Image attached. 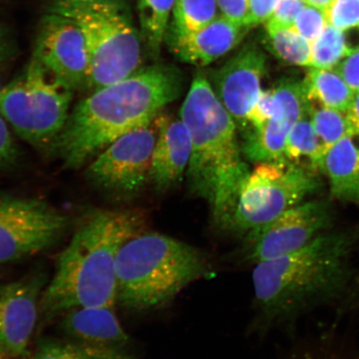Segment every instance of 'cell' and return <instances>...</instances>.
I'll use <instances>...</instances> for the list:
<instances>
[{"instance_id":"cell-3","label":"cell","mask_w":359,"mask_h":359,"mask_svg":"<svg viewBox=\"0 0 359 359\" xmlns=\"http://www.w3.org/2000/svg\"><path fill=\"white\" fill-rule=\"evenodd\" d=\"M139 210H98L76 228L45 287L39 309L53 318L71 309L116 304V259L126 242L145 231Z\"/></svg>"},{"instance_id":"cell-14","label":"cell","mask_w":359,"mask_h":359,"mask_svg":"<svg viewBox=\"0 0 359 359\" xmlns=\"http://www.w3.org/2000/svg\"><path fill=\"white\" fill-rule=\"evenodd\" d=\"M275 109L268 122L259 131L245 137L242 154L251 163H275L286 161L287 138L293 126L309 114V102L303 81L284 79L273 87Z\"/></svg>"},{"instance_id":"cell-31","label":"cell","mask_w":359,"mask_h":359,"mask_svg":"<svg viewBox=\"0 0 359 359\" xmlns=\"http://www.w3.org/2000/svg\"><path fill=\"white\" fill-rule=\"evenodd\" d=\"M275 88L262 89L257 102H255L253 109L250 112L248 116L250 130L247 135L259 131L271 119L273 109H275Z\"/></svg>"},{"instance_id":"cell-32","label":"cell","mask_w":359,"mask_h":359,"mask_svg":"<svg viewBox=\"0 0 359 359\" xmlns=\"http://www.w3.org/2000/svg\"><path fill=\"white\" fill-rule=\"evenodd\" d=\"M20 160V148L13 140L6 119L0 115V170L13 168Z\"/></svg>"},{"instance_id":"cell-29","label":"cell","mask_w":359,"mask_h":359,"mask_svg":"<svg viewBox=\"0 0 359 359\" xmlns=\"http://www.w3.org/2000/svg\"><path fill=\"white\" fill-rule=\"evenodd\" d=\"M327 24L325 11L307 4L299 12L291 28L311 43L321 34Z\"/></svg>"},{"instance_id":"cell-38","label":"cell","mask_w":359,"mask_h":359,"mask_svg":"<svg viewBox=\"0 0 359 359\" xmlns=\"http://www.w3.org/2000/svg\"><path fill=\"white\" fill-rule=\"evenodd\" d=\"M13 50L11 45L4 39L1 30H0V62L7 60L12 55Z\"/></svg>"},{"instance_id":"cell-7","label":"cell","mask_w":359,"mask_h":359,"mask_svg":"<svg viewBox=\"0 0 359 359\" xmlns=\"http://www.w3.org/2000/svg\"><path fill=\"white\" fill-rule=\"evenodd\" d=\"M74 90L33 57L27 69L0 92V115L34 147H50L69 118Z\"/></svg>"},{"instance_id":"cell-18","label":"cell","mask_w":359,"mask_h":359,"mask_svg":"<svg viewBox=\"0 0 359 359\" xmlns=\"http://www.w3.org/2000/svg\"><path fill=\"white\" fill-rule=\"evenodd\" d=\"M250 28L219 15L196 32L170 37V47L186 64L208 66L236 47Z\"/></svg>"},{"instance_id":"cell-22","label":"cell","mask_w":359,"mask_h":359,"mask_svg":"<svg viewBox=\"0 0 359 359\" xmlns=\"http://www.w3.org/2000/svg\"><path fill=\"white\" fill-rule=\"evenodd\" d=\"M267 48L280 60L311 67V43L292 28L266 24Z\"/></svg>"},{"instance_id":"cell-11","label":"cell","mask_w":359,"mask_h":359,"mask_svg":"<svg viewBox=\"0 0 359 359\" xmlns=\"http://www.w3.org/2000/svg\"><path fill=\"white\" fill-rule=\"evenodd\" d=\"M335 213L325 201H307L249 231L240 249L241 259L253 264L294 252L334 230Z\"/></svg>"},{"instance_id":"cell-39","label":"cell","mask_w":359,"mask_h":359,"mask_svg":"<svg viewBox=\"0 0 359 359\" xmlns=\"http://www.w3.org/2000/svg\"><path fill=\"white\" fill-rule=\"evenodd\" d=\"M308 6L320 8L322 11H325L329 7L334 0H304Z\"/></svg>"},{"instance_id":"cell-26","label":"cell","mask_w":359,"mask_h":359,"mask_svg":"<svg viewBox=\"0 0 359 359\" xmlns=\"http://www.w3.org/2000/svg\"><path fill=\"white\" fill-rule=\"evenodd\" d=\"M309 115L325 154L337 142L353 135L345 112L311 103Z\"/></svg>"},{"instance_id":"cell-16","label":"cell","mask_w":359,"mask_h":359,"mask_svg":"<svg viewBox=\"0 0 359 359\" xmlns=\"http://www.w3.org/2000/svg\"><path fill=\"white\" fill-rule=\"evenodd\" d=\"M62 330L87 352L92 359H107L121 353L128 342L114 308L91 306L65 313Z\"/></svg>"},{"instance_id":"cell-34","label":"cell","mask_w":359,"mask_h":359,"mask_svg":"<svg viewBox=\"0 0 359 359\" xmlns=\"http://www.w3.org/2000/svg\"><path fill=\"white\" fill-rule=\"evenodd\" d=\"M221 15L240 26L252 27L250 20L249 0H217Z\"/></svg>"},{"instance_id":"cell-24","label":"cell","mask_w":359,"mask_h":359,"mask_svg":"<svg viewBox=\"0 0 359 359\" xmlns=\"http://www.w3.org/2000/svg\"><path fill=\"white\" fill-rule=\"evenodd\" d=\"M217 0H177L170 37L196 32L219 15Z\"/></svg>"},{"instance_id":"cell-5","label":"cell","mask_w":359,"mask_h":359,"mask_svg":"<svg viewBox=\"0 0 359 359\" xmlns=\"http://www.w3.org/2000/svg\"><path fill=\"white\" fill-rule=\"evenodd\" d=\"M116 304L143 312L168 304L188 285L213 276L206 255L156 232L126 242L116 259Z\"/></svg>"},{"instance_id":"cell-19","label":"cell","mask_w":359,"mask_h":359,"mask_svg":"<svg viewBox=\"0 0 359 359\" xmlns=\"http://www.w3.org/2000/svg\"><path fill=\"white\" fill-rule=\"evenodd\" d=\"M320 170L329 179L330 195L359 208V135H351L326 151Z\"/></svg>"},{"instance_id":"cell-8","label":"cell","mask_w":359,"mask_h":359,"mask_svg":"<svg viewBox=\"0 0 359 359\" xmlns=\"http://www.w3.org/2000/svg\"><path fill=\"white\" fill-rule=\"evenodd\" d=\"M320 181L313 170L288 161L263 163L250 172L222 228L243 237L313 194Z\"/></svg>"},{"instance_id":"cell-9","label":"cell","mask_w":359,"mask_h":359,"mask_svg":"<svg viewBox=\"0 0 359 359\" xmlns=\"http://www.w3.org/2000/svg\"><path fill=\"white\" fill-rule=\"evenodd\" d=\"M70 218L47 202L0 194V264L20 262L50 248Z\"/></svg>"},{"instance_id":"cell-4","label":"cell","mask_w":359,"mask_h":359,"mask_svg":"<svg viewBox=\"0 0 359 359\" xmlns=\"http://www.w3.org/2000/svg\"><path fill=\"white\" fill-rule=\"evenodd\" d=\"M180 118L191 137L187 169L193 194L208 201L222 229L230 218L250 173L237 138V126L219 101L204 72L195 75Z\"/></svg>"},{"instance_id":"cell-23","label":"cell","mask_w":359,"mask_h":359,"mask_svg":"<svg viewBox=\"0 0 359 359\" xmlns=\"http://www.w3.org/2000/svg\"><path fill=\"white\" fill-rule=\"evenodd\" d=\"M177 0H140L138 6L142 37L151 53L159 52Z\"/></svg>"},{"instance_id":"cell-42","label":"cell","mask_w":359,"mask_h":359,"mask_svg":"<svg viewBox=\"0 0 359 359\" xmlns=\"http://www.w3.org/2000/svg\"><path fill=\"white\" fill-rule=\"evenodd\" d=\"M358 357H359V350H358Z\"/></svg>"},{"instance_id":"cell-21","label":"cell","mask_w":359,"mask_h":359,"mask_svg":"<svg viewBox=\"0 0 359 359\" xmlns=\"http://www.w3.org/2000/svg\"><path fill=\"white\" fill-rule=\"evenodd\" d=\"M325 155V148L313 128L309 111L290 130L286 142L285 159L297 165H300V161L306 159L309 169L317 170H320Z\"/></svg>"},{"instance_id":"cell-37","label":"cell","mask_w":359,"mask_h":359,"mask_svg":"<svg viewBox=\"0 0 359 359\" xmlns=\"http://www.w3.org/2000/svg\"><path fill=\"white\" fill-rule=\"evenodd\" d=\"M345 114L353 134L359 135V92L354 93L353 100Z\"/></svg>"},{"instance_id":"cell-20","label":"cell","mask_w":359,"mask_h":359,"mask_svg":"<svg viewBox=\"0 0 359 359\" xmlns=\"http://www.w3.org/2000/svg\"><path fill=\"white\" fill-rule=\"evenodd\" d=\"M312 104L346 112L354 92L334 69L311 67L303 80Z\"/></svg>"},{"instance_id":"cell-2","label":"cell","mask_w":359,"mask_h":359,"mask_svg":"<svg viewBox=\"0 0 359 359\" xmlns=\"http://www.w3.org/2000/svg\"><path fill=\"white\" fill-rule=\"evenodd\" d=\"M182 91L177 67L158 65L138 70L78 102L52 151L65 168L83 167L116 139L152 122Z\"/></svg>"},{"instance_id":"cell-35","label":"cell","mask_w":359,"mask_h":359,"mask_svg":"<svg viewBox=\"0 0 359 359\" xmlns=\"http://www.w3.org/2000/svg\"><path fill=\"white\" fill-rule=\"evenodd\" d=\"M334 69L354 93L359 92V48L344 58Z\"/></svg>"},{"instance_id":"cell-36","label":"cell","mask_w":359,"mask_h":359,"mask_svg":"<svg viewBox=\"0 0 359 359\" xmlns=\"http://www.w3.org/2000/svg\"><path fill=\"white\" fill-rule=\"evenodd\" d=\"M280 0H249L251 26L263 24L271 19Z\"/></svg>"},{"instance_id":"cell-28","label":"cell","mask_w":359,"mask_h":359,"mask_svg":"<svg viewBox=\"0 0 359 359\" xmlns=\"http://www.w3.org/2000/svg\"><path fill=\"white\" fill-rule=\"evenodd\" d=\"M327 24L343 32L359 29V0H334L325 11Z\"/></svg>"},{"instance_id":"cell-13","label":"cell","mask_w":359,"mask_h":359,"mask_svg":"<svg viewBox=\"0 0 359 359\" xmlns=\"http://www.w3.org/2000/svg\"><path fill=\"white\" fill-rule=\"evenodd\" d=\"M266 56L248 45L212 72L210 83L215 95L231 114L244 137L249 133L248 116L262 92L266 74Z\"/></svg>"},{"instance_id":"cell-40","label":"cell","mask_w":359,"mask_h":359,"mask_svg":"<svg viewBox=\"0 0 359 359\" xmlns=\"http://www.w3.org/2000/svg\"><path fill=\"white\" fill-rule=\"evenodd\" d=\"M6 354L2 352L1 350H0V359H6Z\"/></svg>"},{"instance_id":"cell-6","label":"cell","mask_w":359,"mask_h":359,"mask_svg":"<svg viewBox=\"0 0 359 359\" xmlns=\"http://www.w3.org/2000/svg\"><path fill=\"white\" fill-rule=\"evenodd\" d=\"M83 31L90 56L88 89L119 82L142 62V43L131 13L120 0H62L52 8Z\"/></svg>"},{"instance_id":"cell-15","label":"cell","mask_w":359,"mask_h":359,"mask_svg":"<svg viewBox=\"0 0 359 359\" xmlns=\"http://www.w3.org/2000/svg\"><path fill=\"white\" fill-rule=\"evenodd\" d=\"M45 284L39 273L0 287V350L7 356L26 355Z\"/></svg>"},{"instance_id":"cell-17","label":"cell","mask_w":359,"mask_h":359,"mask_svg":"<svg viewBox=\"0 0 359 359\" xmlns=\"http://www.w3.org/2000/svg\"><path fill=\"white\" fill-rule=\"evenodd\" d=\"M158 134L152 155L151 182L158 191L177 185L187 172L191 154L189 129L181 118L159 114Z\"/></svg>"},{"instance_id":"cell-30","label":"cell","mask_w":359,"mask_h":359,"mask_svg":"<svg viewBox=\"0 0 359 359\" xmlns=\"http://www.w3.org/2000/svg\"><path fill=\"white\" fill-rule=\"evenodd\" d=\"M29 359H92L79 345L73 342L47 339L40 343Z\"/></svg>"},{"instance_id":"cell-25","label":"cell","mask_w":359,"mask_h":359,"mask_svg":"<svg viewBox=\"0 0 359 359\" xmlns=\"http://www.w3.org/2000/svg\"><path fill=\"white\" fill-rule=\"evenodd\" d=\"M355 49L348 44L345 32L327 24L321 34L311 43V67L334 69Z\"/></svg>"},{"instance_id":"cell-27","label":"cell","mask_w":359,"mask_h":359,"mask_svg":"<svg viewBox=\"0 0 359 359\" xmlns=\"http://www.w3.org/2000/svg\"><path fill=\"white\" fill-rule=\"evenodd\" d=\"M358 349L346 332L333 325L317 337L309 359H359Z\"/></svg>"},{"instance_id":"cell-12","label":"cell","mask_w":359,"mask_h":359,"mask_svg":"<svg viewBox=\"0 0 359 359\" xmlns=\"http://www.w3.org/2000/svg\"><path fill=\"white\" fill-rule=\"evenodd\" d=\"M34 57L74 91L87 88L89 51L83 31L74 21L49 13L43 20Z\"/></svg>"},{"instance_id":"cell-10","label":"cell","mask_w":359,"mask_h":359,"mask_svg":"<svg viewBox=\"0 0 359 359\" xmlns=\"http://www.w3.org/2000/svg\"><path fill=\"white\" fill-rule=\"evenodd\" d=\"M156 118L116 139L94 157L85 170L88 181L116 198L137 195L151 181L152 155L158 134Z\"/></svg>"},{"instance_id":"cell-41","label":"cell","mask_w":359,"mask_h":359,"mask_svg":"<svg viewBox=\"0 0 359 359\" xmlns=\"http://www.w3.org/2000/svg\"><path fill=\"white\" fill-rule=\"evenodd\" d=\"M2 87H1V81H0V92H1V90H2Z\"/></svg>"},{"instance_id":"cell-33","label":"cell","mask_w":359,"mask_h":359,"mask_svg":"<svg viewBox=\"0 0 359 359\" xmlns=\"http://www.w3.org/2000/svg\"><path fill=\"white\" fill-rule=\"evenodd\" d=\"M306 6L304 0H280L266 24L291 28L299 12Z\"/></svg>"},{"instance_id":"cell-1","label":"cell","mask_w":359,"mask_h":359,"mask_svg":"<svg viewBox=\"0 0 359 359\" xmlns=\"http://www.w3.org/2000/svg\"><path fill=\"white\" fill-rule=\"evenodd\" d=\"M359 228L325 233L294 252L255 264V304L266 321L336 308L355 275Z\"/></svg>"}]
</instances>
